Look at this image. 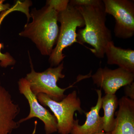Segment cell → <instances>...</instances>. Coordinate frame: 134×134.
<instances>
[{
  "label": "cell",
  "instance_id": "6da1fadb",
  "mask_svg": "<svg viewBox=\"0 0 134 134\" xmlns=\"http://www.w3.org/2000/svg\"><path fill=\"white\" fill-rule=\"evenodd\" d=\"M58 13L47 4L40 9L33 8L30 13L32 21L25 25L19 36L30 40L41 55L50 56L59 33Z\"/></svg>",
  "mask_w": 134,
  "mask_h": 134
},
{
  "label": "cell",
  "instance_id": "e0dca14e",
  "mask_svg": "<svg viewBox=\"0 0 134 134\" xmlns=\"http://www.w3.org/2000/svg\"><path fill=\"white\" fill-rule=\"evenodd\" d=\"M4 0H0V13L6 11L10 9L9 3H4Z\"/></svg>",
  "mask_w": 134,
  "mask_h": 134
},
{
  "label": "cell",
  "instance_id": "2e32d148",
  "mask_svg": "<svg viewBox=\"0 0 134 134\" xmlns=\"http://www.w3.org/2000/svg\"><path fill=\"white\" fill-rule=\"evenodd\" d=\"M125 97L134 100V83L125 86Z\"/></svg>",
  "mask_w": 134,
  "mask_h": 134
},
{
  "label": "cell",
  "instance_id": "7a4b0ae2",
  "mask_svg": "<svg viewBox=\"0 0 134 134\" xmlns=\"http://www.w3.org/2000/svg\"><path fill=\"white\" fill-rule=\"evenodd\" d=\"M76 7L83 18L85 26L77 33V41L81 44L86 43L92 46L91 51L97 58H104L106 47L112 41V36L106 25L107 14L103 1L98 5Z\"/></svg>",
  "mask_w": 134,
  "mask_h": 134
},
{
  "label": "cell",
  "instance_id": "9c48e42d",
  "mask_svg": "<svg viewBox=\"0 0 134 134\" xmlns=\"http://www.w3.org/2000/svg\"><path fill=\"white\" fill-rule=\"evenodd\" d=\"M19 105L0 81V134H11L20 124L15 119L20 113Z\"/></svg>",
  "mask_w": 134,
  "mask_h": 134
},
{
  "label": "cell",
  "instance_id": "52a82bcc",
  "mask_svg": "<svg viewBox=\"0 0 134 134\" xmlns=\"http://www.w3.org/2000/svg\"><path fill=\"white\" fill-rule=\"evenodd\" d=\"M18 83L19 92L27 99L30 107L29 115L19 120L18 123L20 124L32 118H37L44 123L46 134L58 132L56 118L39 102L37 96L31 91L29 82L25 78H22L19 79Z\"/></svg>",
  "mask_w": 134,
  "mask_h": 134
},
{
  "label": "cell",
  "instance_id": "8fae6325",
  "mask_svg": "<svg viewBox=\"0 0 134 134\" xmlns=\"http://www.w3.org/2000/svg\"><path fill=\"white\" fill-rule=\"evenodd\" d=\"M108 65H117L119 68L134 73V51L117 47L113 41L108 43L105 55Z\"/></svg>",
  "mask_w": 134,
  "mask_h": 134
},
{
  "label": "cell",
  "instance_id": "3957f363",
  "mask_svg": "<svg viewBox=\"0 0 134 134\" xmlns=\"http://www.w3.org/2000/svg\"><path fill=\"white\" fill-rule=\"evenodd\" d=\"M58 21L60 24L59 33L48 60L52 66H58L64 59L66 55L63 52L65 48L75 43L79 44L76 30L85 26L83 18L79 10L69 3L66 9L58 13Z\"/></svg>",
  "mask_w": 134,
  "mask_h": 134
},
{
  "label": "cell",
  "instance_id": "30bf717a",
  "mask_svg": "<svg viewBox=\"0 0 134 134\" xmlns=\"http://www.w3.org/2000/svg\"><path fill=\"white\" fill-rule=\"evenodd\" d=\"M96 91L98 95L96 105L92 107L90 111L84 112L86 120L83 125H79L78 120H75L70 134H95L104 132L103 117H100L99 114L102 108V92L101 90Z\"/></svg>",
  "mask_w": 134,
  "mask_h": 134
},
{
  "label": "cell",
  "instance_id": "4fadbf2b",
  "mask_svg": "<svg viewBox=\"0 0 134 134\" xmlns=\"http://www.w3.org/2000/svg\"><path fill=\"white\" fill-rule=\"evenodd\" d=\"M8 14L5 12H2L0 15V27L3 20ZM4 44L0 43V66L3 68H6L9 66L15 65L16 61L8 52L5 53H2L1 49L4 48Z\"/></svg>",
  "mask_w": 134,
  "mask_h": 134
},
{
  "label": "cell",
  "instance_id": "ba28073f",
  "mask_svg": "<svg viewBox=\"0 0 134 134\" xmlns=\"http://www.w3.org/2000/svg\"><path fill=\"white\" fill-rule=\"evenodd\" d=\"M93 83L103 89L105 95H115L117 90L133 82L134 73L119 68L112 70L99 68L91 76Z\"/></svg>",
  "mask_w": 134,
  "mask_h": 134
},
{
  "label": "cell",
  "instance_id": "8992f818",
  "mask_svg": "<svg viewBox=\"0 0 134 134\" xmlns=\"http://www.w3.org/2000/svg\"><path fill=\"white\" fill-rule=\"evenodd\" d=\"M106 14L113 16L115 37L126 39L134 35V2L130 0H103Z\"/></svg>",
  "mask_w": 134,
  "mask_h": 134
},
{
  "label": "cell",
  "instance_id": "5b68a950",
  "mask_svg": "<svg viewBox=\"0 0 134 134\" xmlns=\"http://www.w3.org/2000/svg\"><path fill=\"white\" fill-rule=\"evenodd\" d=\"M37 97L42 105L47 107L53 113L57 119L58 133L60 134L70 133L75 120V112L78 111L80 113L83 112L77 92L74 91L59 102L52 100L44 93H39Z\"/></svg>",
  "mask_w": 134,
  "mask_h": 134
},
{
  "label": "cell",
  "instance_id": "5bb4252c",
  "mask_svg": "<svg viewBox=\"0 0 134 134\" xmlns=\"http://www.w3.org/2000/svg\"><path fill=\"white\" fill-rule=\"evenodd\" d=\"M69 1V0H48L47 1L46 4L59 12L66 9Z\"/></svg>",
  "mask_w": 134,
  "mask_h": 134
},
{
  "label": "cell",
  "instance_id": "7c38bea8",
  "mask_svg": "<svg viewBox=\"0 0 134 134\" xmlns=\"http://www.w3.org/2000/svg\"><path fill=\"white\" fill-rule=\"evenodd\" d=\"M119 106V100L115 95H105L102 97V107L104 111L103 117V131L110 133L115 124V111Z\"/></svg>",
  "mask_w": 134,
  "mask_h": 134
},
{
  "label": "cell",
  "instance_id": "ac0fdd59",
  "mask_svg": "<svg viewBox=\"0 0 134 134\" xmlns=\"http://www.w3.org/2000/svg\"><path fill=\"white\" fill-rule=\"evenodd\" d=\"M95 134H111V132L110 133H106L104 132H100V133H98Z\"/></svg>",
  "mask_w": 134,
  "mask_h": 134
},
{
  "label": "cell",
  "instance_id": "277c9868",
  "mask_svg": "<svg viewBox=\"0 0 134 134\" xmlns=\"http://www.w3.org/2000/svg\"><path fill=\"white\" fill-rule=\"evenodd\" d=\"M29 56L31 72L26 74L25 78L29 82L31 91L36 96L39 93H44L53 100L60 101L66 96L64 93L66 90L73 87L77 82L85 78H79L72 85L62 88L58 86L57 82L60 79L65 77V75L62 73L64 69L63 62L55 68L50 67L43 72H36L29 53Z\"/></svg>",
  "mask_w": 134,
  "mask_h": 134
},
{
  "label": "cell",
  "instance_id": "9a60e30c",
  "mask_svg": "<svg viewBox=\"0 0 134 134\" xmlns=\"http://www.w3.org/2000/svg\"><path fill=\"white\" fill-rule=\"evenodd\" d=\"M102 2L100 0H72L69 3L75 7H88L98 5Z\"/></svg>",
  "mask_w": 134,
  "mask_h": 134
}]
</instances>
